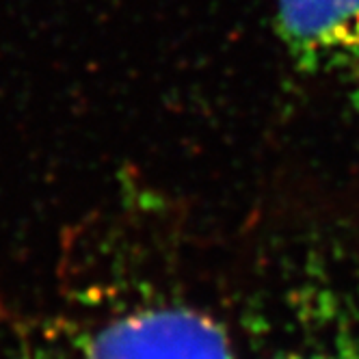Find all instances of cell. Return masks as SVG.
Wrapping results in <instances>:
<instances>
[{
    "mask_svg": "<svg viewBox=\"0 0 359 359\" xmlns=\"http://www.w3.org/2000/svg\"><path fill=\"white\" fill-rule=\"evenodd\" d=\"M275 31L299 72L359 85V0H273Z\"/></svg>",
    "mask_w": 359,
    "mask_h": 359,
    "instance_id": "3957f363",
    "label": "cell"
},
{
    "mask_svg": "<svg viewBox=\"0 0 359 359\" xmlns=\"http://www.w3.org/2000/svg\"><path fill=\"white\" fill-rule=\"evenodd\" d=\"M15 359H238L223 325L167 297L59 312L35 325Z\"/></svg>",
    "mask_w": 359,
    "mask_h": 359,
    "instance_id": "6da1fadb",
    "label": "cell"
},
{
    "mask_svg": "<svg viewBox=\"0 0 359 359\" xmlns=\"http://www.w3.org/2000/svg\"><path fill=\"white\" fill-rule=\"evenodd\" d=\"M251 359H359V258L312 255Z\"/></svg>",
    "mask_w": 359,
    "mask_h": 359,
    "instance_id": "7a4b0ae2",
    "label": "cell"
}]
</instances>
